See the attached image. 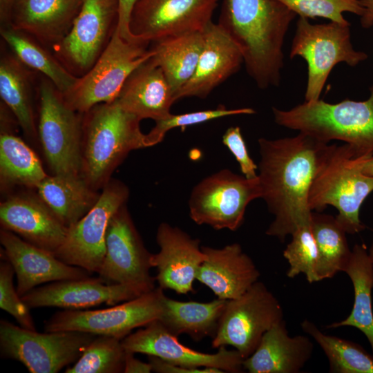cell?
<instances>
[{
  "instance_id": "ac0fdd59",
  "label": "cell",
  "mask_w": 373,
  "mask_h": 373,
  "mask_svg": "<svg viewBox=\"0 0 373 373\" xmlns=\"http://www.w3.org/2000/svg\"><path fill=\"white\" fill-rule=\"evenodd\" d=\"M129 285L108 284L97 278L65 280L35 287L21 296L30 308L57 307L82 309L101 304L115 305L146 293Z\"/></svg>"
},
{
  "instance_id": "f6af8a7d",
  "label": "cell",
  "mask_w": 373,
  "mask_h": 373,
  "mask_svg": "<svg viewBox=\"0 0 373 373\" xmlns=\"http://www.w3.org/2000/svg\"><path fill=\"white\" fill-rule=\"evenodd\" d=\"M364 8V12L361 16V23L363 28L373 26V0H359Z\"/></svg>"
},
{
  "instance_id": "30bf717a",
  "label": "cell",
  "mask_w": 373,
  "mask_h": 373,
  "mask_svg": "<svg viewBox=\"0 0 373 373\" xmlns=\"http://www.w3.org/2000/svg\"><path fill=\"white\" fill-rule=\"evenodd\" d=\"M258 177L253 179L222 169L200 181L192 190L189 215L199 224L216 230H238L248 204L261 198Z\"/></svg>"
},
{
  "instance_id": "b9f144b4",
  "label": "cell",
  "mask_w": 373,
  "mask_h": 373,
  "mask_svg": "<svg viewBox=\"0 0 373 373\" xmlns=\"http://www.w3.org/2000/svg\"><path fill=\"white\" fill-rule=\"evenodd\" d=\"M152 372L157 373H224L213 367H187L171 363L155 356H148Z\"/></svg>"
},
{
  "instance_id": "d6a6232c",
  "label": "cell",
  "mask_w": 373,
  "mask_h": 373,
  "mask_svg": "<svg viewBox=\"0 0 373 373\" xmlns=\"http://www.w3.org/2000/svg\"><path fill=\"white\" fill-rule=\"evenodd\" d=\"M1 35L15 55L27 67L39 71L64 95L75 84L78 77L73 75L51 53L32 40L26 33L3 26Z\"/></svg>"
},
{
  "instance_id": "f35d334b",
  "label": "cell",
  "mask_w": 373,
  "mask_h": 373,
  "mask_svg": "<svg viewBox=\"0 0 373 373\" xmlns=\"http://www.w3.org/2000/svg\"><path fill=\"white\" fill-rule=\"evenodd\" d=\"M300 17H323L341 24L350 23L343 12L361 16L364 8L359 0H276Z\"/></svg>"
},
{
  "instance_id": "d4e9b609",
  "label": "cell",
  "mask_w": 373,
  "mask_h": 373,
  "mask_svg": "<svg viewBox=\"0 0 373 373\" xmlns=\"http://www.w3.org/2000/svg\"><path fill=\"white\" fill-rule=\"evenodd\" d=\"M313 351L311 339L289 336L283 320L265 333L255 351L244 359L243 367L249 373H298Z\"/></svg>"
},
{
  "instance_id": "7c38bea8",
  "label": "cell",
  "mask_w": 373,
  "mask_h": 373,
  "mask_svg": "<svg viewBox=\"0 0 373 373\" xmlns=\"http://www.w3.org/2000/svg\"><path fill=\"white\" fill-rule=\"evenodd\" d=\"M282 321L281 305L258 280L240 296L227 300L211 346L231 345L245 359L255 351L265 333Z\"/></svg>"
},
{
  "instance_id": "44dd1931",
  "label": "cell",
  "mask_w": 373,
  "mask_h": 373,
  "mask_svg": "<svg viewBox=\"0 0 373 373\" xmlns=\"http://www.w3.org/2000/svg\"><path fill=\"white\" fill-rule=\"evenodd\" d=\"M203 35L204 45L195 70L175 94V101L188 97L205 98L243 62L238 46L218 23L211 21Z\"/></svg>"
},
{
  "instance_id": "f546056e",
  "label": "cell",
  "mask_w": 373,
  "mask_h": 373,
  "mask_svg": "<svg viewBox=\"0 0 373 373\" xmlns=\"http://www.w3.org/2000/svg\"><path fill=\"white\" fill-rule=\"evenodd\" d=\"M203 45V32L183 34L155 43L153 59L162 68L174 98L193 75Z\"/></svg>"
},
{
  "instance_id": "52a82bcc",
  "label": "cell",
  "mask_w": 373,
  "mask_h": 373,
  "mask_svg": "<svg viewBox=\"0 0 373 373\" xmlns=\"http://www.w3.org/2000/svg\"><path fill=\"white\" fill-rule=\"evenodd\" d=\"M350 23L312 24L299 17L289 57L300 56L307 64L305 102L320 99V95L333 68L341 62L354 66L367 55L355 50L350 40Z\"/></svg>"
},
{
  "instance_id": "8fae6325",
  "label": "cell",
  "mask_w": 373,
  "mask_h": 373,
  "mask_svg": "<svg viewBox=\"0 0 373 373\" xmlns=\"http://www.w3.org/2000/svg\"><path fill=\"white\" fill-rule=\"evenodd\" d=\"M166 295L160 287L102 309H64L45 322V332L77 331L122 340L133 329L159 320Z\"/></svg>"
},
{
  "instance_id": "4fadbf2b",
  "label": "cell",
  "mask_w": 373,
  "mask_h": 373,
  "mask_svg": "<svg viewBox=\"0 0 373 373\" xmlns=\"http://www.w3.org/2000/svg\"><path fill=\"white\" fill-rule=\"evenodd\" d=\"M128 196L118 181L107 182L93 207L68 228L66 238L53 254L64 262L98 274L106 253V233L111 217Z\"/></svg>"
},
{
  "instance_id": "7a4b0ae2",
  "label": "cell",
  "mask_w": 373,
  "mask_h": 373,
  "mask_svg": "<svg viewBox=\"0 0 373 373\" xmlns=\"http://www.w3.org/2000/svg\"><path fill=\"white\" fill-rule=\"evenodd\" d=\"M296 15L276 0H223L218 23L238 46L260 88L279 84L284 39Z\"/></svg>"
},
{
  "instance_id": "836d02e7",
  "label": "cell",
  "mask_w": 373,
  "mask_h": 373,
  "mask_svg": "<svg viewBox=\"0 0 373 373\" xmlns=\"http://www.w3.org/2000/svg\"><path fill=\"white\" fill-rule=\"evenodd\" d=\"M0 175L4 184L35 188L48 176L35 153L21 138L8 133L0 137Z\"/></svg>"
},
{
  "instance_id": "9a60e30c",
  "label": "cell",
  "mask_w": 373,
  "mask_h": 373,
  "mask_svg": "<svg viewBox=\"0 0 373 373\" xmlns=\"http://www.w3.org/2000/svg\"><path fill=\"white\" fill-rule=\"evenodd\" d=\"M218 0H137L129 29L146 42L203 32L211 22Z\"/></svg>"
},
{
  "instance_id": "277c9868",
  "label": "cell",
  "mask_w": 373,
  "mask_h": 373,
  "mask_svg": "<svg viewBox=\"0 0 373 373\" xmlns=\"http://www.w3.org/2000/svg\"><path fill=\"white\" fill-rule=\"evenodd\" d=\"M86 113L81 175L95 189L108 182L130 151L147 146L141 119L116 100L97 104Z\"/></svg>"
},
{
  "instance_id": "cb8c5ba5",
  "label": "cell",
  "mask_w": 373,
  "mask_h": 373,
  "mask_svg": "<svg viewBox=\"0 0 373 373\" xmlns=\"http://www.w3.org/2000/svg\"><path fill=\"white\" fill-rule=\"evenodd\" d=\"M83 0H12L8 25L54 46L68 33Z\"/></svg>"
},
{
  "instance_id": "ffe728a7",
  "label": "cell",
  "mask_w": 373,
  "mask_h": 373,
  "mask_svg": "<svg viewBox=\"0 0 373 373\" xmlns=\"http://www.w3.org/2000/svg\"><path fill=\"white\" fill-rule=\"evenodd\" d=\"M1 257L12 265L17 276V291L21 297L38 285L59 280L88 278L90 273L58 259L53 253L35 246L2 229Z\"/></svg>"
},
{
  "instance_id": "bcb514c9",
  "label": "cell",
  "mask_w": 373,
  "mask_h": 373,
  "mask_svg": "<svg viewBox=\"0 0 373 373\" xmlns=\"http://www.w3.org/2000/svg\"><path fill=\"white\" fill-rule=\"evenodd\" d=\"M12 0H0L1 20L8 23L9 12Z\"/></svg>"
},
{
  "instance_id": "7bdbcfd3",
  "label": "cell",
  "mask_w": 373,
  "mask_h": 373,
  "mask_svg": "<svg viewBox=\"0 0 373 373\" xmlns=\"http://www.w3.org/2000/svg\"><path fill=\"white\" fill-rule=\"evenodd\" d=\"M137 0H118V18L116 29L122 38L127 41L139 39L135 37L129 29L131 12Z\"/></svg>"
},
{
  "instance_id": "ba28073f",
  "label": "cell",
  "mask_w": 373,
  "mask_h": 373,
  "mask_svg": "<svg viewBox=\"0 0 373 373\" xmlns=\"http://www.w3.org/2000/svg\"><path fill=\"white\" fill-rule=\"evenodd\" d=\"M97 336L77 331L39 333L0 321L1 355L21 362L31 373L59 372L76 362Z\"/></svg>"
},
{
  "instance_id": "6da1fadb",
  "label": "cell",
  "mask_w": 373,
  "mask_h": 373,
  "mask_svg": "<svg viewBox=\"0 0 373 373\" xmlns=\"http://www.w3.org/2000/svg\"><path fill=\"white\" fill-rule=\"evenodd\" d=\"M328 144L302 133L258 140L261 198L274 216L267 235L283 242L298 227L311 223L309 191Z\"/></svg>"
},
{
  "instance_id": "4316f807",
  "label": "cell",
  "mask_w": 373,
  "mask_h": 373,
  "mask_svg": "<svg viewBox=\"0 0 373 373\" xmlns=\"http://www.w3.org/2000/svg\"><path fill=\"white\" fill-rule=\"evenodd\" d=\"M37 189L39 198L67 228L80 220L99 198L82 175H48Z\"/></svg>"
},
{
  "instance_id": "1f68e13d",
  "label": "cell",
  "mask_w": 373,
  "mask_h": 373,
  "mask_svg": "<svg viewBox=\"0 0 373 373\" xmlns=\"http://www.w3.org/2000/svg\"><path fill=\"white\" fill-rule=\"evenodd\" d=\"M311 228L318 250L316 275L318 281L334 277L344 271L352 254L347 233L339 226L336 218L313 211Z\"/></svg>"
},
{
  "instance_id": "5b68a950",
  "label": "cell",
  "mask_w": 373,
  "mask_h": 373,
  "mask_svg": "<svg viewBox=\"0 0 373 373\" xmlns=\"http://www.w3.org/2000/svg\"><path fill=\"white\" fill-rule=\"evenodd\" d=\"M364 101L330 104L318 99L289 110L273 108L275 122L320 141L338 140L361 153H373V84Z\"/></svg>"
},
{
  "instance_id": "c3c4849f",
  "label": "cell",
  "mask_w": 373,
  "mask_h": 373,
  "mask_svg": "<svg viewBox=\"0 0 373 373\" xmlns=\"http://www.w3.org/2000/svg\"><path fill=\"white\" fill-rule=\"evenodd\" d=\"M368 254H369V256L370 258L372 264L373 265V242H372L370 248L368 249Z\"/></svg>"
},
{
  "instance_id": "e0dca14e",
  "label": "cell",
  "mask_w": 373,
  "mask_h": 373,
  "mask_svg": "<svg viewBox=\"0 0 373 373\" xmlns=\"http://www.w3.org/2000/svg\"><path fill=\"white\" fill-rule=\"evenodd\" d=\"M126 352L155 356L187 367H213L224 372H243L244 358L236 350L220 347L216 353H204L182 344L159 320L131 332L122 340Z\"/></svg>"
},
{
  "instance_id": "d6986e66",
  "label": "cell",
  "mask_w": 373,
  "mask_h": 373,
  "mask_svg": "<svg viewBox=\"0 0 373 373\" xmlns=\"http://www.w3.org/2000/svg\"><path fill=\"white\" fill-rule=\"evenodd\" d=\"M156 241L160 251L152 254L151 263L157 269L155 278L159 287L178 294L193 292V283L205 258L200 240L162 222L157 227Z\"/></svg>"
},
{
  "instance_id": "4dcf8cb0",
  "label": "cell",
  "mask_w": 373,
  "mask_h": 373,
  "mask_svg": "<svg viewBox=\"0 0 373 373\" xmlns=\"http://www.w3.org/2000/svg\"><path fill=\"white\" fill-rule=\"evenodd\" d=\"M15 55H4L0 61V95L26 135L37 134L32 106L31 75Z\"/></svg>"
},
{
  "instance_id": "60d3db41",
  "label": "cell",
  "mask_w": 373,
  "mask_h": 373,
  "mask_svg": "<svg viewBox=\"0 0 373 373\" xmlns=\"http://www.w3.org/2000/svg\"><path fill=\"white\" fill-rule=\"evenodd\" d=\"M222 142L234 155L243 175L249 179L257 178L258 166L249 154L240 127H229L222 136Z\"/></svg>"
},
{
  "instance_id": "603a6c76",
  "label": "cell",
  "mask_w": 373,
  "mask_h": 373,
  "mask_svg": "<svg viewBox=\"0 0 373 373\" xmlns=\"http://www.w3.org/2000/svg\"><path fill=\"white\" fill-rule=\"evenodd\" d=\"M202 249L205 258L196 280L218 298L235 299L258 281L260 271L240 244L234 242L222 248L203 246Z\"/></svg>"
},
{
  "instance_id": "484cf974",
  "label": "cell",
  "mask_w": 373,
  "mask_h": 373,
  "mask_svg": "<svg viewBox=\"0 0 373 373\" xmlns=\"http://www.w3.org/2000/svg\"><path fill=\"white\" fill-rule=\"evenodd\" d=\"M153 56L131 74L115 100L140 119L150 118L155 122L171 113V107L175 100Z\"/></svg>"
},
{
  "instance_id": "f1b7e54d",
  "label": "cell",
  "mask_w": 373,
  "mask_h": 373,
  "mask_svg": "<svg viewBox=\"0 0 373 373\" xmlns=\"http://www.w3.org/2000/svg\"><path fill=\"white\" fill-rule=\"evenodd\" d=\"M343 272L349 276L353 285V307L346 318L334 322L326 327H356L367 338L373 354V265L365 245L356 244L354 246L350 260Z\"/></svg>"
},
{
  "instance_id": "ab89813d",
  "label": "cell",
  "mask_w": 373,
  "mask_h": 373,
  "mask_svg": "<svg viewBox=\"0 0 373 373\" xmlns=\"http://www.w3.org/2000/svg\"><path fill=\"white\" fill-rule=\"evenodd\" d=\"M15 270L6 259L0 262V307L25 329L36 330L30 308L22 300L13 285Z\"/></svg>"
},
{
  "instance_id": "74e56055",
  "label": "cell",
  "mask_w": 373,
  "mask_h": 373,
  "mask_svg": "<svg viewBox=\"0 0 373 373\" xmlns=\"http://www.w3.org/2000/svg\"><path fill=\"white\" fill-rule=\"evenodd\" d=\"M256 112L251 108L229 109L220 105L216 108L174 115L171 113L167 117L155 121V126L145 135L146 146H153L160 142L166 133L174 128L186 127L204 123L212 119L237 115H252Z\"/></svg>"
},
{
  "instance_id": "9c48e42d",
  "label": "cell",
  "mask_w": 373,
  "mask_h": 373,
  "mask_svg": "<svg viewBox=\"0 0 373 373\" xmlns=\"http://www.w3.org/2000/svg\"><path fill=\"white\" fill-rule=\"evenodd\" d=\"M38 134L54 175H81L83 125L78 112L48 79L39 86Z\"/></svg>"
},
{
  "instance_id": "2e32d148",
  "label": "cell",
  "mask_w": 373,
  "mask_h": 373,
  "mask_svg": "<svg viewBox=\"0 0 373 373\" xmlns=\"http://www.w3.org/2000/svg\"><path fill=\"white\" fill-rule=\"evenodd\" d=\"M118 8V0H83L68 33L55 46L70 67L86 73L94 65L117 26Z\"/></svg>"
},
{
  "instance_id": "e575fe53",
  "label": "cell",
  "mask_w": 373,
  "mask_h": 373,
  "mask_svg": "<svg viewBox=\"0 0 373 373\" xmlns=\"http://www.w3.org/2000/svg\"><path fill=\"white\" fill-rule=\"evenodd\" d=\"M302 329L319 345L329 361L332 373H373V354L359 344L323 333L308 321L301 323Z\"/></svg>"
},
{
  "instance_id": "83f0119b",
  "label": "cell",
  "mask_w": 373,
  "mask_h": 373,
  "mask_svg": "<svg viewBox=\"0 0 373 373\" xmlns=\"http://www.w3.org/2000/svg\"><path fill=\"white\" fill-rule=\"evenodd\" d=\"M227 301L218 298L207 303L179 301L166 296L159 321L178 337L187 334L197 341L208 336L213 338Z\"/></svg>"
},
{
  "instance_id": "5bb4252c",
  "label": "cell",
  "mask_w": 373,
  "mask_h": 373,
  "mask_svg": "<svg viewBox=\"0 0 373 373\" xmlns=\"http://www.w3.org/2000/svg\"><path fill=\"white\" fill-rule=\"evenodd\" d=\"M151 256L123 205L109 220L98 276L108 284L129 285L150 291L155 288V278L150 274Z\"/></svg>"
},
{
  "instance_id": "8d00e7d4",
  "label": "cell",
  "mask_w": 373,
  "mask_h": 373,
  "mask_svg": "<svg viewBox=\"0 0 373 373\" xmlns=\"http://www.w3.org/2000/svg\"><path fill=\"white\" fill-rule=\"evenodd\" d=\"M291 236V240L283 251V256L289 265L287 277L293 278L304 274L309 283L318 282V250L311 223L298 227Z\"/></svg>"
},
{
  "instance_id": "ee69618b",
  "label": "cell",
  "mask_w": 373,
  "mask_h": 373,
  "mask_svg": "<svg viewBox=\"0 0 373 373\" xmlns=\"http://www.w3.org/2000/svg\"><path fill=\"white\" fill-rule=\"evenodd\" d=\"M135 354L126 352L124 360V373H149L152 372L151 363H145L136 358Z\"/></svg>"
},
{
  "instance_id": "7402d4cb",
  "label": "cell",
  "mask_w": 373,
  "mask_h": 373,
  "mask_svg": "<svg viewBox=\"0 0 373 373\" xmlns=\"http://www.w3.org/2000/svg\"><path fill=\"white\" fill-rule=\"evenodd\" d=\"M3 229L54 253L63 243L68 228L40 199L30 195L10 197L0 204Z\"/></svg>"
},
{
  "instance_id": "d590c367",
  "label": "cell",
  "mask_w": 373,
  "mask_h": 373,
  "mask_svg": "<svg viewBox=\"0 0 373 373\" xmlns=\"http://www.w3.org/2000/svg\"><path fill=\"white\" fill-rule=\"evenodd\" d=\"M126 351L122 340L97 335L86 347L79 359L65 373L124 372Z\"/></svg>"
},
{
  "instance_id": "7dc6e473",
  "label": "cell",
  "mask_w": 373,
  "mask_h": 373,
  "mask_svg": "<svg viewBox=\"0 0 373 373\" xmlns=\"http://www.w3.org/2000/svg\"><path fill=\"white\" fill-rule=\"evenodd\" d=\"M362 172L366 175L373 177V155L364 162L362 167Z\"/></svg>"
},
{
  "instance_id": "8992f818",
  "label": "cell",
  "mask_w": 373,
  "mask_h": 373,
  "mask_svg": "<svg viewBox=\"0 0 373 373\" xmlns=\"http://www.w3.org/2000/svg\"><path fill=\"white\" fill-rule=\"evenodd\" d=\"M149 44L124 40L115 28L94 65L62 95L66 104L86 113L97 104L115 101L131 74L154 55L153 48L147 49Z\"/></svg>"
},
{
  "instance_id": "3957f363",
  "label": "cell",
  "mask_w": 373,
  "mask_h": 373,
  "mask_svg": "<svg viewBox=\"0 0 373 373\" xmlns=\"http://www.w3.org/2000/svg\"><path fill=\"white\" fill-rule=\"evenodd\" d=\"M372 155L348 144H328L309 188L310 210L322 212L331 205L338 210L336 222L347 233L363 231L360 209L373 191V177L363 174L362 167Z\"/></svg>"
}]
</instances>
